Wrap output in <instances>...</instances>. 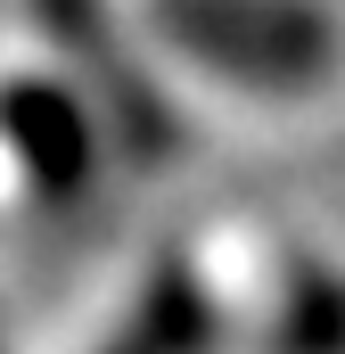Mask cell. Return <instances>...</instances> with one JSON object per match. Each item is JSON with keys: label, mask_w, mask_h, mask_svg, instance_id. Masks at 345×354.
Listing matches in <instances>:
<instances>
[{"label": "cell", "mask_w": 345, "mask_h": 354, "mask_svg": "<svg viewBox=\"0 0 345 354\" xmlns=\"http://www.w3.org/2000/svg\"><path fill=\"white\" fill-rule=\"evenodd\" d=\"M157 33L247 91H313L337 66V33L313 0H148Z\"/></svg>", "instance_id": "obj_1"}, {"label": "cell", "mask_w": 345, "mask_h": 354, "mask_svg": "<svg viewBox=\"0 0 345 354\" xmlns=\"http://www.w3.org/2000/svg\"><path fill=\"white\" fill-rule=\"evenodd\" d=\"M0 132L50 198H75V181H90V107H75L58 83H0Z\"/></svg>", "instance_id": "obj_2"}, {"label": "cell", "mask_w": 345, "mask_h": 354, "mask_svg": "<svg viewBox=\"0 0 345 354\" xmlns=\"http://www.w3.org/2000/svg\"><path fill=\"white\" fill-rule=\"evenodd\" d=\"M206 330H214V313H206L197 280L189 272H165V280H148L132 297V313L99 338V354H197Z\"/></svg>", "instance_id": "obj_3"}, {"label": "cell", "mask_w": 345, "mask_h": 354, "mask_svg": "<svg viewBox=\"0 0 345 354\" xmlns=\"http://www.w3.org/2000/svg\"><path fill=\"white\" fill-rule=\"evenodd\" d=\"M58 41L90 58V83L107 91V107H115V124L140 140V149H165V99L140 83V75H124L115 66V41H107V25H99V8L90 0H58Z\"/></svg>", "instance_id": "obj_4"}]
</instances>
